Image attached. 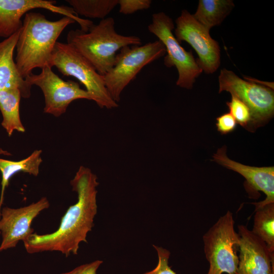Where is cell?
Segmentation results:
<instances>
[{
	"label": "cell",
	"instance_id": "cell-1",
	"mask_svg": "<svg viewBox=\"0 0 274 274\" xmlns=\"http://www.w3.org/2000/svg\"><path fill=\"white\" fill-rule=\"evenodd\" d=\"M70 184L77 193V202L68 207L56 230L44 234L34 232L23 241L27 253L57 251L68 257L78 254L81 242H87L97 214V177L89 168L81 165Z\"/></svg>",
	"mask_w": 274,
	"mask_h": 274
},
{
	"label": "cell",
	"instance_id": "cell-2",
	"mask_svg": "<svg viewBox=\"0 0 274 274\" xmlns=\"http://www.w3.org/2000/svg\"><path fill=\"white\" fill-rule=\"evenodd\" d=\"M75 23L63 17L50 21L42 14L28 12L22 21L17 44L15 63L20 75L25 78L36 68L50 66L57 40L64 29Z\"/></svg>",
	"mask_w": 274,
	"mask_h": 274
},
{
	"label": "cell",
	"instance_id": "cell-3",
	"mask_svg": "<svg viewBox=\"0 0 274 274\" xmlns=\"http://www.w3.org/2000/svg\"><path fill=\"white\" fill-rule=\"evenodd\" d=\"M67 43L74 48L104 76L114 66L116 52L127 46L142 45L140 38L117 33L113 17L93 24L87 32L72 29L67 35Z\"/></svg>",
	"mask_w": 274,
	"mask_h": 274
},
{
	"label": "cell",
	"instance_id": "cell-4",
	"mask_svg": "<svg viewBox=\"0 0 274 274\" xmlns=\"http://www.w3.org/2000/svg\"><path fill=\"white\" fill-rule=\"evenodd\" d=\"M54 66L63 75L74 77L83 84L100 108L111 109L118 107L108 91L104 76L67 43L56 42L50 63V67Z\"/></svg>",
	"mask_w": 274,
	"mask_h": 274
},
{
	"label": "cell",
	"instance_id": "cell-5",
	"mask_svg": "<svg viewBox=\"0 0 274 274\" xmlns=\"http://www.w3.org/2000/svg\"><path fill=\"white\" fill-rule=\"evenodd\" d=\"M165 54V48L159 40L121 48L116 54L114 66L104 76L111 98L118 103L123 90L141 70Z\"/></svg>",
	"mask_w": 274,
	"mask_h": 274
},
{
	"label": "cell",
	"instance_id": "cell-6",
	"mask_svg": "<svg viewBox=\"0 0 274 274\" xmlns=\"http://www.w3.org/2000/svg\"><path fill=\"white\" fill-rule=\"evenodd\" d=\"M230 211L220 217L203 236L204 252L210 266L207 274H236L239 237Z\"/></svg>",
	"mask_w": 274,
	"mask_h": 274
},
{
	"label": "cell",
	"instance_id": "cell-7",
	"mask_svg": "<svg viewBox=\"0 0 274 274\" xmlns=\"http://www.w3.org/2000/svg\"><path fill=\"white\" fill-rule=\"evenodd\" d=\"M174 28L172 19L163 12L153 14L151 22L148 26L149 31L156 36L165 48L164 65L167 67L175 66L177 70V85L191 89L202 71L192 51H187L177 41L173 33Z\"/></svg>",
	"mask_w": 274,
	"mask_h": 274
},
{
	"label": "cell",
	"instance_id": "cell-8",
	"mask_svg": "<svg viewBox=\"0 0 274 274\" xmlns=\"http://www.w3.org/2000/svg\"><path fill=\"white\" fill-rule=\"evenodd\" d=\"M218 78L219 93L229 92L249 108L252 114V131L273 117L274 92L270 87L242 79L226 68L221 70Z\"/></svg>",
	"mask_w": 274,
	"mask_h": 274
},
{
	"label": "cell",
	"instance_id": "cell-9",
	"mask_svg": "<svg viewBox=\"0 0 274 274\" xmlns=\"http://www.w3.org/2000/svg\"><path fill=\"white\" fill-rule=\"evenodd\" d=\"M51 68L45 66L39 74L32 73L25 78L31 86L35 85L42 90L45 97L44 113L59 117L74 100L86 99L94 101L93 96L82 89L78 82L63 80Z\"/></svg>",
	"mask_w": 274,
	"mask_h": 274
},
{
	"label": "cell",
	"instance_id": "cell-10",
	"mask_svg": "<svg viewBox=\"0 0 274 274\" xmlns=\"http://www.w3.org/2000/svg\"><path fill=\"white\" fill-rule=\"evenodd\" d=\"M176 24L175 37L180 43L185 41L194 49L198 56L196 62L202 72H216L220 65V49L218 43L211 37L210 30L186 10L182 11Z\"/></svg>",
	"mask_w": 274,
	"mask_h": 274
},
{
	"label": "cell",
	"instance_id": "cell-11",
	"mask_svg": "<svg viewBox=\"0 0 274 274\" xmlns=\"http://www.w3.org/2000/svg\"><path fill=\"white\" fill-rule=\"evenodd\" d=\"M55 3L56 1L51 0H0V37L6 39L20 30L22 17L30 10L38 8L72 19L85 32L93 24L89 19L80 18L71 7L57 6Z\"/></svg>",
	"mask_w": 274,
	"mask_h": 274
},
{
	"label": "cell",
	"instance_id": "cell-12",
	"mask_svg": "<svg viewBox=\"0 0 274 274\" xmlns=\"http://www.w3.org/2000/svg\"><path fill=\"white\" fill-rule=\"evenodd\" d=\"M50 207L47 197L35 202L15 209L2 207L0 212V252L16 247L35 232L31 228L32 221L43 211Z\"/></svg>",
	"mask_w": 274,
	"mask_h": 274
},
{
	"label": "cell",
	"instance_id": "cell-13",
	"mask_svg": "<svg viewBox=\"0 0 274 274\" xmlns=\"http://www.w3.org/2000/svg\"><path fill=\"white\" fill-rule=\"evenodd\" d=\"M225 145L218 149L213 161L241 175L245 179V188L250 197L256 198L258 191L266 195L264 200L252 203L255 209L274 203V167H256L243 164L229 159Z\"/></svg>",
	"mask_w": 274,
	"mask_h": 274
},
{
	"label": "cell",
	"instance_id": "cell-14",
	"mask_svg": "<svg viewBox=\"0 0 274 274\" xmlns=\"http://www.w3.org/2000/svg\"><path fill=\"white\" fill-rule=\"evenodd\" d=\"M238 263L236 274H274V254L246 226L238 225Z\"/></svg>",
	"mask_w": 274,
	"mask_h": 274
},
{
	"label": "cell",
	"instance_id": "cell-15",
	"mask_svg": "<svg viewBox=\"0 0 274 274\" xmlns=\"http://www.w3.org/2000/svg\"><path fill=\"white\" fill-rule=\"evenodd\" d=\"M20 30L0 42V90L16 87L21 96L27 98L30 96L32 86L20 75L13 58Z\"/></svg>",
	"mask_w": 274,
	"mask_h": 274
},
{
	"label": "cell",
	"instance_id": "cell-16",
	"mask_svg": "<svg viewBox=\"0 0 274 274\" xmlns=\"http://www.w3.org/2000/svg\"><path fill=\"white\" fill-rule=\"evenodd\" d=\"M20 90L16 87H10L0 90V111L2 115V127L9 136L16 130L25 132L20 117V101L21 97Z\"/></svg>",
	"mask_w": 274,
	"mask_h": 274
},
{
	"label": "cell",
	"instance_id": "cell-17",
	"mask_svg": "<svg viewBox=\"0 0 274 274\" xmlns=\"http://www.w3.org/2000/svg\"><path fill=\"white\" fill-rule=\"evenodd\" d=\"M41 150H35L27 158L19 161H12L0 158V172L2 175L0 195V212L4 203L5 190L9 186L11 178L19 172L37 176L40 166L43 161Z\"/></svg>",
	"mask_w": 274,
	"mask_h": 274
},
{
	"label": "cell",
	"instance_id": "cell-18",
	"mask_svg": "<svg viewBox=\"0 0 274 274\" xmlns=\"http://www.w3.org/2000/svg\"><path fill=\"white\" fill-rule=\"evenodd\" d=\"M234 7L231 0H199L194 18L210 29L221 23Z\"/></svg>",
	"mask_w": 274,
	"mask_h": 274
},
{
	"label": "cell",
	"instance_id": "cell-19",
	"mask_svg": "<svg viewBox=\"0 0 274 274\" xmlns=\"http://www.w3.org/2000/svg\"><path fill=\"white\" fill-rule=\"evenodd\" d=\"M251 231L263 241L274 254V203L255 209Z\"/></svg>",
	"mask_w": 274,
	"mask_h": 274
},
{
	"label": "cell",
	"instance_id": "cell-20",
	"mask_svg": "<svg viewBox=\"0 0 274 274\" xmlns=\"http://www.w3.org/2000/svg\"><path fill=\"white\" fill-rule=\"evenodd\" d=\"M66 2L77 15L101 20L106 18L118 4V0H67Z\"/></svg>",
	"mask_w": 274,
	"mask_h": 274
},
{
	"label": "cell",
	"instance_id": "cell-21",
	"mask_svg": "<svg viewBox=\"0 0 274 274\" xmlns=\"http://www.w3.org/2000/svg\"><path fill=\"white\" fill-rule=\"evenodd\" d=\"M226 105L237 123L252 131V114L247 105L234 96H231V100L226 102Z\"/></svg>",
	"mask_w": 274,
	"mask_h": 274
},
{
	"label": "cell",
	"instance_id": "cell-22",
	"mask_svg": "<svg viewBox=\"0 0 274 274\" xmlns=\"http://www.w3.org/2000/svg\"><path fill=\"white\" fill-rule=\"evenodd\" d=\"M153 246L157 253L158 262L153 270L143 274H177L168 265L170 252L162 247Z\"/></svg>",
	"mask_w": 274,
	"mask_h": 274
},
{
	"label": "cell",
	"instance_id": "cell-23",
	"mask_svg": "<svg viewBox=\"0 0 274 274\" xmlns=\"http://www.w3.org/2000/svg\"><path fill=\"white\" fill-rule=\"evenodd\" d=\"M151 0H118L119 12L130 15L137 11L147 10L151 5Z\"/></svg>",
	"mask_w": 274,
	"mask_h": 274
},
{
	"label": "cell",
	"instance_id": "cell-24",
	"mask_svg": "<svg viewBox=\"0 0 274 274\" xmlns=\"http://www.w3.org/2000/svg\"><path fill=\"white\" fill-rule=\"evenodd\" d=\"M217 130L222 134H226L233 131L237 126L235 119L229 113H226L216 118Z\"/></svg>",
	"mask_w": 274,
	"mask_h": 274
},
{
	"label": "cell",
	"instance_id": "cell-25",
	"mask_svg": "<svg viewBox=\"0 0 274 274\" xmlns=\"http://www.w3.org/2000/svg\"><path fill=\"white\" fill-rule=\"evenodd\" d=\"M102 263V261L96 260L89 263L82 264L70 271L61 274H96V271Z\"/></svg>",
	"mask_w": 274,
	"mask_h": 274
},
{
	"label": "cell",
	"instance_id": "cell-26",
	"mask_svg": "<svg viewBox=\"0 0 274 274\" xmlns=\"http://www.w3.org/2000/svg\"><path fill=\"white\" fill-rule=\"evenodd\" d=\"M0 155H3L5 156H10L11 154L7 150H4L0 148Z\"/></svg>",
	"mask_w": 274,
	"mask_h": 274
}]
</instances>
